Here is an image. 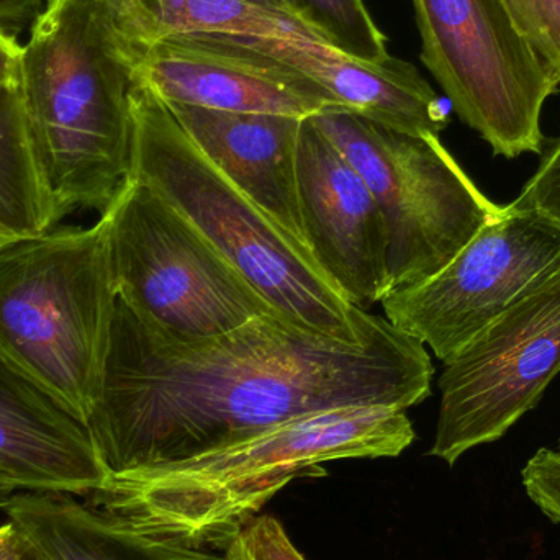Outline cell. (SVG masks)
I'll use <instances>...</instances> for the list:
<instances>
[{
    "instance_id": "obj_1",
    "label": "cell",
    "mask_w": 560,
    "mask_h": 560,
    "mask_svg": "<svg viewBox=\"0 0 560 560\" xmlns=\"http://www.w3.org/2000/svg\"><path fill=\"white\" fill-rule=\"evenodd\" d=\"M427 348L385 316L359 342L261 316L179 341L115 306L104 382L88 420L110 476L179 463L303 415L415 407L431 395Z\"/></svg>"
},
{
    "instance_id": "obj_2",
    "label": "cell",
    "mask_w": 560,
    "mask_h": 560,
    "mask_svg": "<svg viewBox=\"0 0 560 560\" xmlns=\"http://www.w3.org/2000/svg\"><path fill=\"white\" fill-rule=\"evenodd\" d=\"M415 438L401 408L318 411L179 463L110 476L91 505L144 535L223 551L292 480L323 476L335 460L400 456Z\"/></svg>"
},
{
    "instance_id": "obj_3",
    "label": "cell",
    "mask_w": 560,
    "mask_h": 560,
    "mask_svg": "<svg viewBox=\"0 0 560 560\" xmlns=\"http://www.w3.org/2000/svg\"><path fill=\"white\" fill-rule=\"evenodd\" d=\"M138 56L114 0H45L33 23L19 91L59 222L104 213L130 176Z\"/></svg>"
},
{
    "instance_id": "obj_4",
    "label": "cell",
    "mask_w": 560,
    "mask_h": 560,
    "mask_svg": "<svg viewBox=\"0 0 560 560\" xmlns=\"http://www.w3.org/2000/svg\"><path fill=\"white\" fill-rule=\"evenodd\" d=\"M130 176L180 213L293 325L359 342L382 316L349 303L306 246L287 235L194 144L150 89L131 94Z\"/></svg>"
},
{
    "instance_id": "obj_5",
    "label": "cell",
    "mask_w": 560,
    "mask_h": 560,
    "mask_svg": "<svg viewBox=\"0 0 560 560\" xmlns=\"http://www.w3.org/2000/svg\"><path fill=\"white\" fill-rule=\"evenodd\" d=\"M117 299L105 213L0 243V361L88 423Z\"/></svg>"
},
{
    "instance_id": "obj_6",
    "label": "cell",
    "mask_w": 560,
    "mask_h": 560,
    "mask_svg": "<svg viewBox=\"0 0 560 560\" xmlns=\"http://www.w3.org/2000/svg\"><path fill=\"white\" fill-rule=\"evenodd\" d=\"M105 215L118 299L151 328L202 341L282 315L153 189L128 176Z\"/></svg>"
},
{
    "instance_id": "obj_7",
    "label": "cell",
    "mask_w": 560,
    "mask_h": 560,
    "mask_svg": "<svg viewBox=\"0 0 560 560\" xmlns=\"http://www.w3.org/2000/svg\"><path fill=\"white\" fill-rule=\"evenodd\" d=\"M310 118L364 177L381 207L388 230V295L443 271L502 213L440 137L397 133L348 110Z\"/></svg>"
},
{
    "instance_id": "obj_8",
    "label": "cell",
    "mask_w": 560,
    "mask_h": 560,
    "mask_svg": "<svg viewBox=\"0 0 560 560\" xmlns=\"http://www.w3.org/2000/svg\"><path fill=\"white\" fill-rule=\"evenodd\" d=\"M411 2L421 61L460 120L493 154L542 153V108L560 82L503 0Z\"/></svg>"
},
{
    "instance_id": "obj_9",
    "label": "cell",
    "mask_w": 560,
    "mask_h": 560,
    "mask_svg": "<svg viewBox=\"0 0 560 560\" xmlns=\"http://www.w3.org/2000/svg\"><path fill=\"white\" fill-rule=\"evenodd\" d=\"M560 272V225L513 202L420 285L382 300L385 318L446 364Z\"/></svg>"
},
{
    "instance_id": "obj_10",
    "label": "cell",
    "mask_w": 560,
    "mask_h": 560,
    "mask_svg": "<svg viewBox=\"0 0 560 560\" xmlns=\"http://www.w3.org/2000/svg\"><path fill=\"white\" fill-rule=\"evenodd\" d=\"M440 378L430 456L454 466L541 400L560 372V272L467 342Z\"/></svg>"
},
{
    "instance_id": "obj_11",
    "label": "cell",
    "mask_w": 560,
    "mask_h": 560,
    "mask_svg": "<svg viewBox=\"0 0 560 560\" xmlns=\"http://www.w3.org/2000/svg\"><path fill=\"white\" fill-rule=\"evenodd\" d=\"M138 46V84L164 104L302 120L346 110L331 92L243 36L184 33Z\"/></svg>"
},
{
    "instance_id": "obj_12",
    "label": "cell",
    "mask_w": 560,
    "mask_h": 560,
    "mask_svg": "<svg viewBox=\"0 0 560 560\" xmlns=\"http://www.w3.org/2000/svg\"><path fill=\"white\" fill-rule=\"evenodd\" d=\"M296 186L306 246L349 303L368 310L388 295V230L364 177L305 118Z\"/></svg>"
},
{
    "instance_id": "obj_13",
    "label": "cell",
    "mask_w": 560,
    "mask_h": 560,
    "mask_svg": "<svg viewBox=\"0 0 560 560\" xmlns=\"http://www.w3.org/2000/svg\"><path fill=\"white\" fill-rule=\"evenodd\" d=\"M0 472L26 492L89 497L110 477L88 424L2 361Z\"/></svg>"
},
{
    "instance_id": "obj_14",
    "label": "cell",
    "mask_w": 560,
    "mask_h": 560,
    "mask_svg": "<svg viewBox=\"0 0 560 560\" xmlns=\"http://www.w3.org/2000/svg\"><path fill=\"white\" fill-rule=\"evenodd\" d=\"M166 105L207 160L287 235L306 246L296 186V151L305 118Z\"/></svg>"
},
{
    "instance_id": "obj_15",
    "label": "cell",
    "mask_w": 560,
    "mask_h": 560,
    "mask_svg": "<svg viewBox=\"0 0 560 560\" xmlns=\"http://www.w3.org/2000/svg\"><path fill=\"white\" fill-rule=\"evenodd\" d=\"M248 39L256 48L312 78L352 114L411 137H440L450 115L430 82L410 62L388 56L372 62L322 43Z\"/></svg>"
},
{
    "instance_id": "obj_16",
    "label": "cell",
    "mask_w": 560,
    "mask_h": 560,
    "mask_svg": "<svg viewBox=\"0 0 560 560\" xmlns=\"http://www.w3.org/2000/svg\"><path fill=\"white\" fill-rule=\"evenodd\" d=\"M7 513L48 560H222L217 549L144 535L65 493L15 497Z\"/></svg>"
},
{
    "instance_id": "obj_17",
    "label": "cell",
    "mask_w": 560,
    "mask_h": 560,
    "mask_svg": "<svg viewBox=\"0 0 560 560\" xmlns=\"http://www.w3.org/2000/svg\"><path fill=\"white\" fill-rule=\"evenodd\" d=\"M114 5L137 45L184 33L326 45L285 0H114Z\"/></svg>"
},
{
    "instance_id": "obj_18",
    "label": "cell",
    "mask_w": 560,
    "mask_h": 560,
    "mask_svg": "<svg viewBox=\"0 0 560 560\" xmlns=\"http://www.w3.org/2000/svg\"><path fill=\"white\" fill-rule=\"evenodd\" d=\"M48 180L36 156L19 85L0 88V238L42 235L58 225Z\"/></svg>"
},
{
    "instance_id": "obj_19",
    "label": "cell",
    "mask_w": 560,
    "mask_h": 560,
    "mask_svg": "<svg viewBox=\"0 0 560 560\" xmlns=\"http://www.w3.org/2000/svg\"><path fill=\"white\" fill-rule=\"evenodd\" d=\"M325 39L345 55L378 62L387 59V36L375 25L364 0H285Z\"/></svg>"
},
{
    "instance_id": "obj_20",
    "label": "cell",
    "mask_w": 560,
    "mask_h": 560,
    "mask_svg": "<svg viewBox=\"0 0 560 560\" xmlns=\"http://www.w3.org/2000/svg\"><path fill=\"white\" fill-rule=\"evenodd\" d=\"M520 32L560 82V0H503Z\"/></svg>"
},
{
    "instance_id": "obj_21",
    "label": "cell",
    "mask_w": 560,
    "mask_h": 560,
    "mask_svg": "<svg viewBox=\"0 0 560 560\" xmlns=\"http://www.w3.org/2000/svg\"><path fill=\"white\" fill-rule=\"evenodd\" d=\"M222 560H306L276 516L249 520L225 546Z\"/></svg>"
},
{
    "instance_id": "obj_22",
    "label": "cell",
    "mask_w": 560,
    "mask_h": 560,
    "mask_svg": "<svg viewBox=\"0 0 560 560\" xmlns=\"http://www.w3.org/2000/svg\"><path fill=\"white\" fill-rule=\"evenodd\" d=\"M526 495L548 516L560 525V453L542 447L522 470Z\"/></svg>"
},
{
    "instance_id": "obj_23",
    "label": "cell",
    "mask_w": 560,
    "mask_h": 560,
    "mask_svg": "<svg viewBox=\"0 0 560 560\" xmlns=\"http://www.w3.org/2000/svg\"><path fill=\"white\" fill-rule=\"evenodd\" d=\"M515 202L560 225V138Z\"/></svg>"
},
{
    "instance_id": "obj_24",
    "label": "cell",
    "mask_w": 560,
    "mask_h": 560,
    "mask_svg": "<svg viewBox=\"0 0 560 560\" xmlns=\"http://www.w3.org/2000/svg\"><path fill=\"white\" fill-rule=\"evenodd\" d=\"M43 0H0V32L15 38L43 12Z\"/></svg>"
},
{
    "instance_id": "obj_25",
    "label": "cell",
    "mask_w": 560,
    "mask_h": 560,
    "mask_svg": "<svg viewBox=\"0 0 560 560\" xmlns=\"http://www.w3.org/2000/svg\"><path fill=\"white\" fill-rule=\"evenodd\" d=\"M22 49L15 38L0 32V88L19 85Z\"/></svg>"
},
{
    "instance_id": "obj_26",
    "label": "cell",
    "mask_w": 560,
    "mask_h": 560,
    "mask_svg": "<svg viewBox=\"0 0 560 560\" xmlns=\"http://www.w3.org/2000/svg\"><path fill=\"white\" fill-rule=\"evenodd\" d=\"M26 538L15 523L0 526V560H23Z\"/></svg>"
},
{
    "instance_id": "obj_27",
    "label": "cell",
    "mask_w": 560,
    "mask_h": 560,
    "mask_svg": "<svg viewBox=\"0 0 560 560\" xmlns=\"http://www.w3.org/2000/svg\"><path fill=\"white\" fill-rule=\"evenodd\" d=\"M16 492H19V489H16L15 483L0 472V510H7L12 505Z\"/></svg>"
},
{
    "instance_id": "obj_28",
    "label": "cell",
    "mask_w": 560,
    "mask_h": 560,
    "mask_svg": "<svg viewBox=\"0 0 560 560\" xmlns=\"http://www.w3.org/2000/svg\"><path fill=\"white\" fill-rule=\"evenodd\" d=\"M23 560H48V559H46L45 556H43L42 552H39L38 549L35 548V546L30 545V542L26 541L25 555H23Z\"/></svg>"
},
{
    "instance_id": "obj_29",
    "label": "cell",
    "mask_w": 560,
    "mask_h": 560,
    "mask_svg": "<svg viewBox=\"0 0 560 560\" xmlns=\"http://www.w3.org/2000/svg\"><path fill=\"white\" fill-rule=\"evenodd\" d=\"M556 450H558L559 453H560V438H559V441H558V447H556Z\"/></svg>"
},
{
    "instance_id": "obj_30",
    "label": "cell",
    "mask_w": 560,
    "mask_h": 560,
    "mask_svg": "<svg viewBox=\"0 0 560 560\" xmlns=\"http://www.w3.org/2000/svg\"><path fill=\"white\" fill-rule=\"evenodd\" d=\"M3 242H5V240L0 238V243H3Z\"/></svg>"
}]
</instances>
